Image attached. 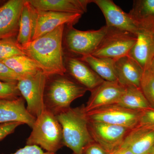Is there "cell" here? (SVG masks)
<instances>
[{"instance_id":"cell-1","label":"cell","mask_w":154,"mask_h":154,"mask_svg":"<svg viewBox=\"0 0 154 154\" xmlns=\"http://www.w3.org/2000/svg\"><path fill=\"white\" fill-rule=\"evenodd\" d=\"M66 25L20 45L25 55L33 60L48 77L66 75L63 36Z\"/></svg>"},{"instance_id":"cell-2","label":"cell","mask_w":154,"mask_h":154,"mask_svg":"<svg viewBox=\"0 0 154 154\" xmlns=\"http://www.w3.org/2000/svg\"><path fill=\"white\" fill-rule=\"evenodd\" d=\"M85 105L66 110L56 115L61 125L63 145L75 154H83L88 144L94 141L88 127Z\"/></svg>"},{"instance_id":"cell-3","label":"cell","mask_w":154,"mask_h":154,"mask_svg":"<svg viewBox=\"0 0 154 154\" xmlns=\"http://www.w3.org/2000/svg\"><path fill=\"white\" fill-rule=\"evenodd\" d=\"M87 91L66 75L48 77L44 96L45 109L57 115L70 107L73 101L84 96Z\"/></svg>"},{"instance_id":"cell-4","label":"cell","mask_w":154,"mask_h":154,"mask_svg":"<svg viewBox=\"0 0 154 154\" xmlns=\"http://www.w3.org/2000/svg\"><path fill=\"white\" fill-rule=\"evenodd\" d=\"M27 145H36L46 152L56 153L63 146L61 125L56 116L46 109L36 118Z\"/></svg>"},{"instance_id":"cell-5","label":"cell","mask_w":154,"mask_h":154,"mask_svg":"<svg viewBox=\"0 0 154 154\" xmlns=\"http://www.w3.org/2000/svg\"><path fill=\"white\" fill-rule=\"evenodd\" d=\"M63 36V45L70 55L83 56L92 54L105 36L106 25L97 30L82 31L73 25H66Z\"/></svg>"},{"instance_id":"cell-6","label":"cell","mask_w":154,"mask_h":154,"mask_svg":"<svg viewBox=\"0 0 154 154\" xmlns=\"http://www.w3.org/2000/svg\"><path fill=\"white\" fill-rule=\"evenodd\" d=\"M137 38L133 33L107 26L105 36L91 55L116 60L128 55Z\"/></svg>"},{"instance_id":"cell-7","label":"cell","mask_w":154,"mask_h":154,"mask_svg":"<svg viewBox=\"0 0 154 154\" xmlns=\"http://www.w3.org/2000/svg\"><path fill=\"white\" fill-rule=\"evenodd\" d=\"M48 77L42 71L36 75L20 80L17 87L21 96L27 102V109L37 118L45 109L44 96Z\"/></svg>"},{"instance_id":"cell-8","label":"cell","mask_w":154,"mask_h":154,"mask_svg":"<svg viewBox=\"0 0 154 154\" xmlns=\"http://www.w3.org/2000/svg\"><path fill=\"white\" fill-rule=\"evenodd\" d=\"M141 111L127 109L117 104L107 105L87 113L88 120L132 129L138 123Z\"/></svg>"},{"instance_id":"cell-9","label":"cell","mask_w":154,"mask_h":154,"mask_svg":"<svg viewBox=\"0 0 154 154\" xmlns=\"http://www.w3.org/2000/svg\"><path fill=\"white\" fill-rule=\"evenodd\" d=\"M88 121L89 131L93 140L109 153L121 146L131 129L119 125Z\"/></svg>"},{"instance_id":"cell-10","label":"cell","mask_w":154,"mask_h":154,"mask_svg":"<svg viewBox=\"0 0 154 154\" xmlns=\"http://www.w3.org/2000/svg\"><path fill=\"white\" fill-rule=\"evenodd\" d=\"M126 88L118 82L104 81L98 87L91 91L85 110L86 113L97 108L117 104L124 94Z\"/></svg>"},{"instance_id":"cell-11","label":"cell","mask_w":154,"mask_h":154,"mask_svg":"<svg viewBox=\"0 0 154 154\" xmlns=\"http://www.w3.org/2000/svg\"><path fill=\"white\" fill-rule=\"evenodd\" d=\"M82 15L36 10L35 31L33 40L51 32L61 25H73L79 22Z\"/></svg>"},{"instance_id":"cell-12","label":"cell","mask_w":154,"mask_h":154,"mask_svg":"<svg viewBox=\"0 0 154 154\" xmlns=\"http://www.w3.org/2000/svg\"><path fill=\"white\" fill-rule=\"evenodd\" d=\"M102 11L106 26L116 28L137 35L139 31L128 13L122 10L111 0H93Z\"/></svg>"},{"instance_id":"cell-13","label":"cell","mask_w":154,"mask_h":154,"mask_svg":"<svg viewBox=\"0 0 154 154\" xmlns=\"http://www.w3.org/2000/svg\"><path fill=\"white\" fill-rule=\"evenodd\" d=\"M64 63L66 73L88 91H92L105 81L79 57L65 56Z\"/></svg>"},{"instance_id":"cell-14","label":"cell","mask_w":154,"mask_h":154,"mask_svg":"<svg viewBox=\"0 0 154 154\" xmlns=\"http://www.w3.org/2000/svg\"><path fill=\"white\" fill-rule=\"evenodd\" d=\"M25 0H10L0 7V39L18 35L21 12Z\"/></svg>"},{"instance_id":"cell-15","label":"cell","mask_w":154,"mask_h":154,"mask_svg":"<svg viewBox=\"0 0 154 154\" xmlns=\"http://www.w3.org/2000/svg\"><path fill=\"white\" fill-rule=\"evenodd\" d=\"M25 100L21 96L13 99H0V123L19 122L32 128L36 118L28 112Z\"/></svg>"},{"instance_id":"cell-16","label":"cell","mask_w":154,"mask_h":154,"mask_svg":"<svg viewBox=\"0 0 154 154\" xmlns=\"http://www.w3.org/2000/svg\"><path fill=\"white\" fill-rule=\"evenodd\" d=\"M154 146V126L137 125L130 130L121 146L134 154H147Z\"/></svg>"},{"instance_id":"cell-17","label":"cell","mask_w":154,"mask_h":154,"mask_svg":"<svg viewBox=\"0 0 154 154\" xmlns=\"http://www.w3.org/2000/svg\"><path fill=\"white\" fill-rule=\"evenodd\" d=\"M115 68L117 82L127 88H140L143 70L140 65L129 56L115 60Z\"/></svg>"},{"instance_id":"cell-18","label":"cell","mask_w":154,"mask_h":154,"mask_svg":"<svg viewBox=\"0 0 154 154\" xmlns=\"http://www.w3.org/2000/svg\"><path fill=\"white\" fill-rule=\"evenodd\" d=\"M38 11H50L82 15L93 0H28Z\"/></svg>"},{"instance_id":"cell-19","label":"cell","mask_w":154,"mask_h":154,"mask_svg":"<svg viewBox=\"0 0 154 154\" xmlns=\"http://www.w3.org/2000/svg\"><path fill=\"white\" fill-rule=\"evenodd\" d=\"M137 37V41L128 56L145 70L148 69L154 57V34L139 30Z\"/></svg>"},{"instance_id":"cell-20","label":"cell","mask_w":154,"mask_h":154,"mask_svg":"<svg viewBox=\"0 0 154 154\" xmlns=\"http://www.w3.org/2000/svg\"><path fill=\"white\" fill-rule=\"evenodd\" d=\"M139 30L154 34V0H135L129 13Z\"/></svg>"},{"instance_id":"cell-21","label":"cell","mask_w":154,"mask_h":154,"mask_svg":"<svg viewBox=\"0 0 154 154\" xmlns=\"http://www.w3.org/2000/svg\"><path fill=\"white\" fill-rule=\"evenodd\" d=\"M36 14V9L31 5L28 0H25L21 12L17 38V43L20 45L27 44L33 40Z\"/></svg>"},{"instance_id":"cell-22","label":"cell","mask_w":154,"mask_h":154,"mask_svg":"<svg viewBox=\"0 0 154 154\" xmlns=\"http://www.w3.org/2000/svg\"><path fill=\"white\" fill-rule=\"evenodd\" d=\"M79 58L103 80L109 82H117L114 60L109 58L97 57L91 54Z\"/></svg>"},{"instance_id":"cell-23","label":"cell","mask_w":154,"mask_h":154,"mask_svg":"<svg viewBox=\"0 0 154 154\" xmlns=\"http://www.w3.org/2000/svg\"><path fill=\"white\" fill-rule=\"evenodd\" d=\"M117 105L135 111L153 109L146 99L140 88L135 87L126 88L124 94Z\"/></svg>"},{"instance_id":"cell-24","label":"cell","mask_w":154,"mask_h":154,"mask_svg":"<svg viewBox=\"0 0 154 154\" xmlns=\"http://www.w3.org/2000/svg\"><path fill=\"white\" fill-rule=\"evenodd\" d=\"M2 61L17 74L24 78L34 75L41 70L36 63L26 55L15 56Z\"/></svg>"},{"instance_id":"cell-25","label":"cell","mask_w":154,"mask_h":154,"mask_svg":"<svg viewBox=\"0 0 154 154\" xmlns=\"http://www.w3.org/2000/svg\"><path fill=\"white\" fill-rule=\"evenodd\" d=\"M19 55L25 54L17 40L14 38L0 39V60H4Z\"/></svg>"},{"instance_id":"cell-26","label":"cell","mask_w":154,"mask_h":154,"mask_svg":"<svg viewBox=\"0 0 154 154\" xmlns=\"http://www.w3.org/2000/svg\"><path fill=\"white\" fill-rule=\"evenodd\" d=\"M140 88L151 107L154 109V77L149 70L143 71Z\"/></svg>"},{"instance_id":"cell-27","label":"cell","mask_w":154,"mask_h":154,"mask_svg":"<svg viewBox=\"0 0 154 154\" xmlns=\"http://www.w3.org/2000/svg\"><path fill=\"white\" fill-rule=\"evenodd\" d=\"M18 82H6L0 81V99H13L21 97Z\"/></svg>"},{"instance_id":"cell-28","label":"cell","mask_w":154,"mask_h":154,"mask_svg":"<svg viewBox=\"0 0 154 154\" xmlns=\"http://www.w3.org/2000/svg\"><path fill=\"white\" fill-rule=\"evenodd\" d=\"M23 79L24 78L17 74L0 60V81L6 82H18Z\"/></svg>"},{"instance_id":"cell-29","label":"cell","mask_w":154,"mask_h":154,"mask_svg":"<svg viewBox=\"0 0 154 154\" xmlns=\"http://www.w3.org/2000/svg\"><path fill=\"white\" fill-rule=\"evenodd\" d=\"M137 125L154 126V109L141 111Z\"/></svg>"},{"instance_id":"cell-30","label":"cell","mask_w":154,"mask_h":154,"mask_svg":"<svg viewBox=\"0 0 154 154\" xmlns=\"http://www.w3.org/2000/svg\"><path fill=\"white\" fill-rule=\"evenodd\" d=\"M23 124L21 122H12L0 125V141L14 133L17 127Z\"/></svg>"},{"instance_id":"cell-31","label":"cell","mask_w":154,"mask_h":154,"mask_svg":"<svg viewBox=\"0 0 154 154\" xmlns=\"http://www.w3.org/2000/svg\"><path fill=\"white\" fill-rule=\"evenodd\" d=\"M11 154H56V153L44 152L42 149L36 145H26Z\"/></svg>"},{"instance_id":"cell-32","label":"cell","mask_w":154,"mask_h":154,"mask_svg":"<svg viewBox=\"0 0 154 154\" xmlns=\"http://www.w3.org/2000/svg\"><path fill=\"white\" fill-rule=\"evenodd\" d=\"M109 152L94 141L88 144L84 149L83 154H109Z\"/></svg>"},{"instance_id":"cell-33","label":"cell","mask_w":154,"mask_h":154,"mask_svg":"<svg viewBox=\"0 0 154 154\" xmlns=\"http://www.w3.org/2000/svg\"><path fill=\"white\" fill-rule=\"evenodd\" d=\"M109 154H134L129 149L123 147L119 146L113 151L110 152Z\"/></svg>"},{"instance_id":"cell-34","label":"cell","mask_w":154,"mask_h":154,"mask_svg":"<svg viewBox=\"0 0 154 154\" xmlns=\"http://www.w3.org/2000/svg\"><path fill=\"white\" fill-rule=\"evenodd\" d=\"M147 69L149 70V71L152 74L154 77V57L152 60L150 64Z\"/></svg>"},{"instance_id":"cell-35","label":"cell","mask_w":154,"mask_h":154,"mask_svg":"<svg viewBox=\"0 0 154 154\" xmlns=\"http://www.w3.org/2000/svg\"><path fill=\"white\" fill-rule=\"evenodd\" d=\"M150 152H151L152 154H154V146L153 147L151 151Z\"/></svg>"},{"instance_id":"cell-36","label":"cell","mask_w":154,"mask_h":154,"mask_svg":"<svg viewBox=\"0 0 154 154\" xmlns=\"http://www.w3.org/2000/svg\"><path fill=\"white\" fill-rule=\"evenodd\" d=\"M147 154H152L151 152H149V153H148Z\"/></svg>"},{"instance_id":"cell-37","label":"cell","mask_w":154,"mask_h":154,"mask_svg":"<svg viewBox=\"0 0 154 154\" xmlns=\"http://www.w3.org/2000/svg\"><path fill=\"white\" fill-rule=\"evenodd\" d=\"M72 154H75V153H72Z\"/></svg>"}]
</instances>
